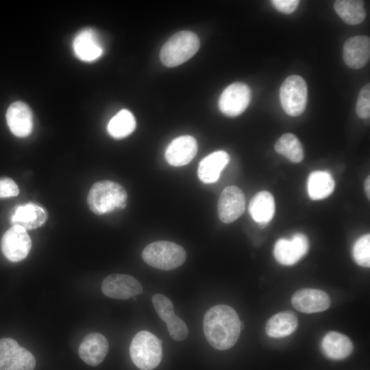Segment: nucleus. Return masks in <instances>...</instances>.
I'll use <instances>...</instances> for the list:
<instances>
[{"label":"nucleus","instance_id":"bb28decb","mask_svg":"<svg viewBox=\"0 0 370 370\" xmlns=\"http://www.w3.org/2000/svg\"><path fill=\"white\" fill-rule=\"evenodd\" d=\"M275 150L290 161L298 163L304 159V149L299 140L293 134H283L275 143Z\"/></svg>","mask_w":370,"mask_h":370},{"label":"nucleus","instance_id":"4be33fe9","mask_svg":"<svg viewBox=\"0 0 370 370\" xmlns=\"http://www.w3.org/2000/svg\"><path fill=\"white\" fill-rule=\"evenodd\" d=\"M249 212L256 222L262 226L267 225L275 214V201L272 194L267 190L256 193L250 201Z\"/></svg>","mask_w":370,"mask_h":370},{"label":"nucleus","instance_id":"393cba45","mask_svg":"<svg viewBox=\"0 0 370 370\" xmlns=\"http://www.w3.org/2000/svg\"><path fill=\"white\" fill-rule=\"evenodd\" d=\"M334 10L341 19L349 25L361 23L366 17L362 1L338 0L334 2Z\"/></svg>","mask_w":370,"mask_h":370},{"label":"nucleus","instance_id":"cd10ccee","mask_svg":"<svg viewBox=\"0 0 370 370\" xmlns=\"http://www.w3.org/2000/svg\"><path fill=\"white\" fill-rule=\"evenodd\" d=\"M353 257L356 262L362 267L370 266V235L365 234L360 237L353 247Z\"/></svg>","mask_w":370,"mask_h":370},{"label":"nucleus","instance_id":"473e14b6","mask_svg":"<svg viewBox=\"0 0 370 370\" xmlns=\"http://www.w3.org/2000/svg\"><path fill=\"white\" fill-rule=\"evenodd\" d=\"M271 3L277 10L284 14H291L297 8L298 0H273Z\"/></svg>","mask_w":370,"mask_h":370},{"label":"nucleus","instance_id":"6ab92c4d","mask_svg":"<svg viewBox=\"0 0 370 370\" xmlns=\"http://www.w3.org/2000/svg\"><path fill=\"white\" fill-rule=\"evenodd\" d=\"M229 161L230 156L225 151H217L208 155L199 164L197 175L199 180L204 184L216 182Z\"/></svg>","mask_w":370,"mask_h":370},{"label":"nucleus","instance_id":"c85d7f7f","mask_svg":"<svg viewBox=\"0 0 370 370\" xmlns=\"http://www.w3.org/2000/svg\"><path fill=\"white\" fill-rule=\"evenodd\" d=\"M151 299L158 315L165 323L175 314L173 305L165 295L155 294Z\"/></svg>","mask_w":370,"mask_h":370},{"label":"nucleus","instance_id":"b1692460","mask_svg":"<svg viewBox=\"0 0 370 370\" xmlns=\"http://www.w3.org/2000/svg\"><path fill=\"white\" fill-rule=\"evenodd\" d=\"M297 319L292 312H282L271 317L266 325V332L273 338H283L297 328Z\"/></svg>","mask_w":370,"mask_h":370},{"label":"nucleus","instance_id":"412c9836","mask_svg":"<svg viewBox=\"0 0 370 370\" xmlns=\"http://www.w3.org/2000/svg\"><path fill=\"white\" fill-rule=\"evenodd\" d=\"M323 353L332 360H343L353 352V345L345 335L337 332H329L321 342Z\"/></svg>","mask_w":370,"mask_h":370},{"label":"nucleus","instance_id":"7c9ffc66","mask_svg":"<svg viewBox=\"0 0 370 370\" xmlns=\"http://www.w3.org/2000/svg\"><path fill=\"white\" fill-rule=\"evenodd\" d=\"M357 115L361 119L370 116V85L366 84L360 91L356 105Z\"/></svg>","mask_w":370,"mask_h":370},{"label":"nucleus","instance_id":"aec40b11","mask_svg":"<svg viewBox=\"0 0 370 370\" xmlns=\"http://www.w3.org/2000/svg\"><path fill=\"white\" fill-rule=\"evenodd\" d=\"M47 219L45 210L40 206L29 203L18 206L11 217V223L25 230H34L42 226Z\"/></svg>","mask_w":370,"mask_h":370},{"label":"nucleus","instance_id":"f257e3e1","mask_svg":"<svg viewBox=\"0 0 370 370\" xmlns=\"http://www.w3.org/2000/svg\"><path fill=\"white\" fill-rule=\"evenodd\" d=\"M203 328L205 336L212 347L226 350L237 342L241 322L234 308L220 304L212 306L205 313Z\"/></svg>","mask_w":370,"mask_h":370},{"label":"nucleus","instance_id":"0eeeda50","mask_svg":"<svg viewBox=\"0 0 370 370\" xmlns=\"http://www.w3.org/2000/svg\"><path fill=\"white\" fill-rule=\"evenodd\" d=\"M33 354L10 338L0 339V370H34Z\"/></svg>","mask_w":370,"mask_h":370},{"label":"nucleus","instance_id":"6e6552de","mask_svg":"<svg viewBox=\"0 0 370 370\" xmlns=\"http://www.w3.org/2000/svg\"><path fill=\"white\" fill-rule=\"evenodd\" d=\"M32 247V241L27 230L17 225H12L3 235L1 248L4 256L11 262L25 259Z\"/></svg>","mask_w":370,"mask_h":370},{"label":"nucleus","instance_id":"a211bd4d","mask_svg":"<svg viewBox=\"0 0 370 370\" xmlns=\"http://www.w3.org/2000/svg\"><path fill=\"white\" fill-rule=\"evenodd\" d=\"M109 349L107 338L101 334H88L79 347V356L87 365L97 366L106 356Z\"/></svg>","mask_w":370,"mask_h":370},{"label":"nucleus","instance_id":"423d86ee","mask_svg":"<svg viewBox=\"0 0 370 370\" xmlns=\"http://www.w3.org/2000/svg\"><path fill=\"white\" fill-rule=\"evenodd\" d=\"M280 99L287 114L296 116L302 114L308 100V88L304 78L297 75L288 76L280 87Z\"/></svg>","mask_w":370,"mask_h":370},{"label":"nucleus","instance_id":"f8f14e48","mask_svg":"<svg viewBox=\"0 0 370 370\" xmlns=\"http://www.w3.org/2000/svg\"><path fill=\"white\" fill-rule=\"evenodd\" d=\"M308 247V238L303 234L297 233L290 240H278L273 249L274 257L283 265H293L307 254Z\"/></svg>","mask_w":370,"mask_h":370},{"label":"nucleus","instance_id":"7ed1b4c3","mask_svg":"<svg viewBox=\"0 0 370 370\" xmlns=\"http://www.w3.org/2000/svg\"><path fill=\"white\" fill-rule=\"evenodd\" d=\"M200 42L198 36L190 31H181L173 35L162 47L160 58L168 67L182 64L198 51Z\"/></svg>","mask_w":370,"mask_h":370},{"label":"nucleus","instance_id":"9b49d317","mask_svg":"<svg viewBox=\"0 0 370 370\" xmlns=\"http://www.w3.org/2000/svg\"><path fill=\"white\" fill-rule=\"evenodd\" d=\"M245 197L238 186H229L221 192L218 201V215L225 223L236 221L245 209Z\"/></svg>","mask_w":370,"mask_h":370},{"label":"nucleus","instance_id":"39448f33","mask_svg":"<svg viewBox=\"0 0 370 370\" xmlns=\"http://www.w3.org/2000/svg\"><path fill=\"white\" fill-rule=\"evenodd\" d=\"M143 260L149 266L164 271L176 269L186 258L184 249L167 241H159L147 245L142 252Z\"/></svg>","mask_w":370,"mask_h":370},{"label":"nucleus","instance_id":"f3484780","mask_svg":"<svg viewBox=\"0 0 370 370\" xmlns=\"http://www.w3.org/2000/svg\"><path fill=\"white\" fill-rule=\"evenodd\" d=\"M343 58L349 68L358 69L365 66L370 58V39L366 36L348 38L343 45Z\"/></svg>","mask_w":370,"mask_h":370},{"label":"nucleus","instance_id":"72a5a7b5","mask_svg":"<svg viewBox=\"0 0 370 370\" xmlns=\"http://www.w3.org/2000/svg\"><path fill=\"white\" fill-rule=\"evenodd\" d=\"M370 179L369 176H368L365 182V190L366 192L367 197L369 199L370 197Z\"/></svg>","mask_w":370,"mask_h":370},{"label":"nucleus","instance_id":"ddd939ff","mask_svg":"<svg viewBox=\"0 0 370 370\" xmlns=\"http://www.w3.org/2000/svg\"><path fill=\"white\" fill-rule=\"evenodd\" d=\"M73 49L78 59L87 62L97 60L103 53V47L99 35L90 28L84 29L75 36Z\"/></svg>","mask_w":370,"mask_h":370},{"label":"nucleus","instance_id":"1a4fd4ad","mask_svg":"<svg viewBox=\"0 0 370 370\" xmlns=\"http://www.w3.org/2000/svg\"><path fill=\"white\" fill-rule=\"evenodd\" d=\"M251 97L249 87L243 82L229 85L219 99L221 112L228 116H236L247 108Z\"/></svg>","mask_w":370,"mask_h":370},{"label":"nucleus","instance_id":"5701e85b","mask_svg":"<svg viewBox=\"0 0 370 370\" xmlns=\"http://www.w3.org/2000/svg\"><path fill=\"white\" fill-rule=\"evenodd\" d=\"M335 182L327 171H315L308 178L307 190L313 200H320L328 197L334 190Z\"/></svg>","mask_w":370,"mask_h":370},{"label":"nucleus","instance_id":"4468645a","mask_svg":"<svg viewBox=\"0 0 370 370\" xmlns=\"http://www.w3.org/2000/svg\"><path fill=\"white\" fill-rule=\"evenodd\" d=\"M5 118L8 126L14 136L25 138L31 134L33 116L25 103L17 101L11 103L6 111Z\"/></svg>","mask_w":370,"mask_h":370},{"label":"nucleus","instance_id":"c756f323","mask_svg":"<svg viewBox=\"0 0 370 370\" xmlns=\"http://www.w3.org/2000/svg\"><path fill=\"white\" fill-rule=\"evenodd\" d=\"M170 336L176 341L186 339L188 334V329L185 322L175 314L166 322Z\"/></svg>","mask_w":370,"mask_h":370},{"label":"nucleus","instance_id":"9d476101","mask_svg":"<svg viewBox=\"0 0 370 370\" xmlns=\"http://www.w3.org/2000/svg\"><path fill=\"white\" fill-rule=\"evenodd\" d=\"M103 294L116 299H128L140 294L143 287L134 277L127 274L114 273L106 277L102 282Z\"/></svg>","mask_w":370,"mask_h":370},{"label":"nucleus","instance_id":"20e7f679","mask_svg":"<svg viewBox=\"0 0 370 370\" xmlns=\"http://www.w3.org/2000/svg\"><path fill=\"white\" fill-rule=\"evenodd\" d=\"M130 354L138 369L152 370L162 360V341L149 331H140L134 336L130 343Z\"/></svg>","mask_w":370,"mask_h":370},{"label":"nucleus","instance_id":"2f4dec72","mask_svg":"<svg viewBox=\"0 0 370 370\" xmlns=\"http://www.w3.org/2000/svg\"><path fill=\"white\" fill-rule=\"evenodd\" d=\"M19 188L16 182L10 177L0 178V198L16 197Z\"/></svg>","mask_w":370,"mask_h":370},{"label":"nucleus","instance_id":"f03ea898","mask_svg":"<svg viewBox=\"0 0 370 370\" xmlns=\"http://www.w3.org/2000/svg\"><path fill=\"white\" fill-rule=\"evenodd\" d=\"M127 203V194L119 183L110 180L99 181L90 188L87 204L97 215H102L124 209Z\"/></svg>","mask_w":370,"mask_h":370},{"label":"nucleus","instance_id":"2eb2a0df","mask_svg":"<svg viewBox=\"0 0 370 370\" xmlns=\"http://www.w3.org/2000/svg\"><path fill=\"white\" fill-rule=\"evenodd\" d=\"M198 145L196 139L190 135L180 136L173 139L165 151L166 162L174 166L188 164L195 156Z\"/></svg>","mask_w":370,"mask_h":370},{"label":"nucleus","instance_id":"a878e982","mask_svg":"<svg viewBox=\"0 0 370 370\" xmlns=\"http://www.w3.org/2000/svg\"><path fill=\"white\" fill-rule=\"evenodd\" d=\"M136 125L133 114L128 110L122 109L110 120L107 131L112 137L121 139L132 134Z\"/></svg>","mask_w":370,"mask_h":370},{"label":"nucleus","instance_id":"dca6fc26","mask_svg":"<svg viewBox=\"0 0 370 370\" xmlns=\"http://www.w3.org/2000/svg\"><path fill=\"white\" fill-rule=\"evenodd\" d=\"M291 303L295 308L301 312L314 313L327 310L330 307V299L323 291L302 288L293 295Z\"/></svg>","mask_w":370,"mask_h":370}]
</instances>
